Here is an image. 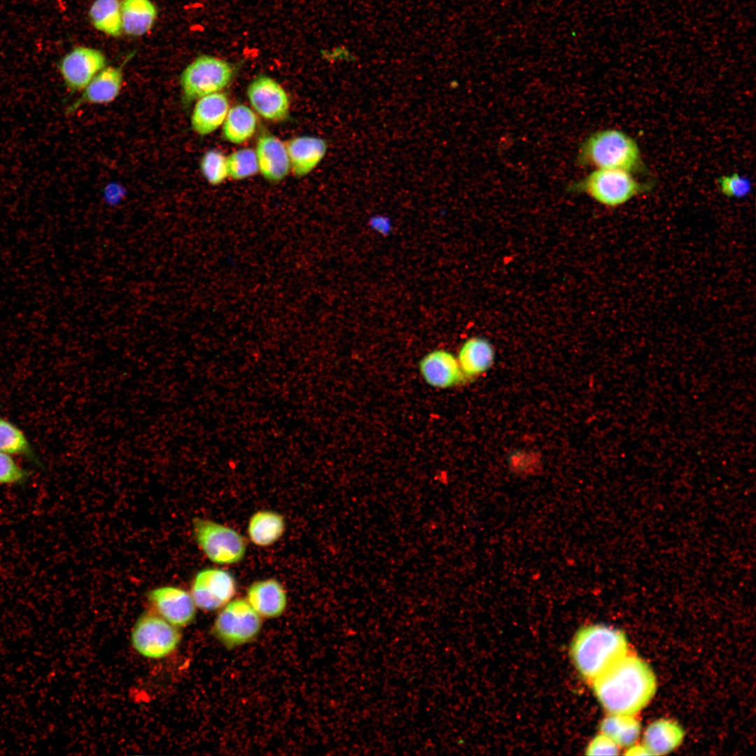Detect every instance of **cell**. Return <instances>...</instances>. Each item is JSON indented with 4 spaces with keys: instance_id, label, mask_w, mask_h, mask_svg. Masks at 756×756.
<instances>
[{
    "instance_id": "8992f818",
    "label": "cell",
    "mask_w": 756,
    "mask_h": 756,
    "mask_svg": "<svg viewBox=\"0 0 756 756\" xmlns=\"http://www.w3.org/2000/svg\"><path fill=\"white\" fill-rule=\"evenodd\" d=\"M192 532L197 545L214 564H234L245 556L246 540L231 527L208 519L195 517L192 520Z\"/></svg>"
},
{
    "instance_id": "277c9868",
    "label": "cell",
    "mask_w": 756,
    "mask_h": 756,
    "mask_svg": "<svg viewBox=\"0 0 756 756\" xmlns=\"http://www.w3.org/2000/svg\"><path fill=\"white\" fill-rule=\"evenodd\" d=\"M654 183L638 181L632 173L613 169H595L568 187L571 192L584 193L609 207L624 205L635 197L650 192Z\"/></svg>"
},
{
    "instance_id": "f546056e",
    "label": "cell",
    "mask_w": 756,
    "mask_h": 756,
    "mask_svg": "<svg viewBox=\"0 0 756 756\" xmlns=\"http://www.w3.org/2000/svg\"><path fill=\"white\" fill-rule=\"evenodd\" d=\"M27 472L10 454L0 451V484H11L23 480Z\"/></svg>"
},
{
    "instance_id": "5bb4252c",
    "label": "cell",
    "mask_w": 756,
    "mask_h": 756,
    "mask_svg": "<svg viewBox=\"0 0 756 756\" xmlns=\"http://www.w3.org/2000/svg\"><path fill=\"white\" fill-rule=\"evenodd\" d=\"M123 82L122 66H108L100 71L82 91L80 96L66 109V115L74 113L83 104H104L119 95Z\"/></svg>"
},
{
    "instance_id": "9c48e42d",
    "label": "cell",
    "mask_w": 756,
    "mask_h": 756,
    "mask_svg": "<svg viewBox=\"0 0 756 756\" xmlns=\"http://www.w3.org/2000/svg\"><path fill=\"white\" fill-rule=\"evenodd\" d=\"M236 592L237 582L230 572L208 568L197 573L190 593L197 608L214 611L232 600Z\"/></svg>"
},
{
    "instance_id": "d4e9b609",
    "label": "cell",
    "mask_w": 756,
    "mask_h": 756,
    "mask_svg": "<svg viewBox=\"0 0 756 756\" xmlns=\"http://www.w3.org/2000/svg\"><path fill=\"white\" fill-rule=\"evenodd\" d=\"M89 17L96 29L113 37L121 35L122 27L118 0H94L89 10Z\"/></svg>"
},
{
    "instance_id": "9a60e30c",
    "label": "cell",
    "mask_w": 756,
    "mask_h": 756,
    "mask_svg": "<svg viewBox=\"0 0 756 756\" xmlns=\"http://www.w3.org/2000/svg\"><path fill=\"white\" fill-rule=\"evenodd\" d=\"M255 153L258 172L267 181L279 182L290 169L286 145L276 136L266 132L257 141Z\"/></svg>"
},
{
    "instance_id": "2e32d148",
    "label": "cell",
    "mask_w": 756,
    "mask_h": 756,
    "mask_svg": "<svg viewBox=\"0 0 756 756\" xmlns=\"http://www.w3.org/2000/svg\"><path fill=\"white\" fill-rule=\"evenodd\" d=\"M246 599L261 617L267 619L282 615L288 603L284 587L274 578L252 583L247 589Z\"/></svg>"
},
{
    "instance_id": "ac0fdd59",
    "label": "cell",
    "mask_w": 756,
    "mask_h": 756,
    "mask_svg": "<svg viewBox=\"0 0 756 756\" xmlns=\"http://www.w3.org/2000/svg\"><path fill=\"white\" fill-rule=\"evenodd\" d=\"M286 145L290 169L297 176L310 173L323 160L328 148L324 139L312 136L295 137Z\"/></svg>"
},
{
    "instance_id": "ba28073f",
    "label": "cell",
    "mask_w": 756,
    "mask_h": 756,
    "mask_svg": "<svg viewBox=\"0 0 756 756\" xmlns=\"http://www.w3.org/2000/svg\"><path fill=\"white\" fill-rule=\"evenodd\" d=\"M182 639L177 627L154 611L143 612L136 620L130 634L133 648L141 656L160 659L177 649Z\"/></svg>"
},
{
    "instance_id": "484cf974",
    "label": "cell",
    "mask_w": 756,
    "mask_h": 756,
    "mask_svg": "<svg viewBox=\"0 0 756 756\" xmlns=\"http://www.w3.org/2000/svg\"><path fill=\"white\" fill-rule=\"evenodd\" d=\"M0 451L8 454L33 456L32 447L24 433L9 421L0 417Z\"/></svg>"
},
{
    "instance_id": "6da1fadb",
    "label": "cell",
    "mask_w": 756,
    "mask_h": 756,
    "mask_svg": "<svg viewBox=\"0 0 756 756\" xmlns=\"http://www.w3.org/2000/svg\"><path fill=\"white\" fill-rule=\"evenodd\" d=\"M592 682L596 696L610 714L634 715L649 704L657 690L650 665L628 653Z\"/></svg>"
},
{
    "instance_id": "4fadbf2b",
    "label": "cell",
    "mask_w": 756,
    "mask_h": 756,
    "mask_svg": "<svg viewBox=\"0 0 756 756\" xmlns=\"http://www.w3.org/2000/svg\"><path fill=\"white\" fill-rule=\"evenodd\" d=\"M419 370L425 382L436 388H452L466 380L456 356L445 349L426 354L419 363Z\"/></svg>"
},
{
    "instance_id": "4dcf8cb0",
    "label": "cell",
    "mask_w": 756,
    "mask_h": 756,
    "mask_svg": "<svg viewBox=\"0 0 756 756\" xmlns=\"http://www.w3.org/2000/svg\"><path fill=\"white\" fill-rule=\"evenodd\" d=\"M620 747L610 738L603 734L595 736L588 745L586 754L588 755H616L619 754Z\"/></svg>"
},
{
    "instance_id": "5b68a950",
    "label": "cell",
    "mask_w": 756,
    "mask_h": 756,
    "mask_svg": "<svg viewBox=\"0 0 756 756\" xmlns=\"http://www.w3.org/2000/svg\"><path fill=\"white\" fill-rule=\"evenodd\" d=\"M234 74L233 66L225 59L206 55L196 57L180 76L185 108L204 96L220 92L230 84Z\"/></svg>"
},
{
    "instance_id": "cb8c5ba5",
    "label": "cell",
    "mask_w": 756,
    "mask_h": 756,
    "mask_svg": "<svg viewBox=\"0 0 756 756\" xmlns=\"http://www.w3.org/2000/svg\"><path fill=\"white\" fill-rule=\"evenodd\" d=\"M600 729L619 747L629 748L638 738L641 725L633 715L610 714L601 722Z\"/></svg>"
},
{
    "instance_id": "d6986e66",
    "label": "cell",
    "mask_w": 756,
    "mask_h": 756,
    "mask_svg": "<svg viewBox=\"0 0 756 756\" xmlns=\"http://www.w3.org/2000/svg\"><path fill=\"white\" fill-rule=\"evenodd\" d=\"M456 358L467 380L482 374L491 367L495 351L486 339L472 337L461 346Z\"/></svg>"
},
{
    "instance_id": "7c38bea8",
    "label": "cell",
    "mask_w": 756,
    "mask_h": 756,
    "mask_svg": "<svg viewBox=\"0 0 756 756\" xmlns=\"http://www.w3.org/2000/svg\"><path fill=\"white\" fill-rule=\"evenodd\" d=\"M247 97L253 109L267 120L285 119L290 108L288 96L284 88L273 78L260 76L247 88Z\"/></svg>"
},
{
    "instance_id": "30bf717a",
    "label": "cell",
    "mask_w": 756,
    "mask_h": 756,
    "mask_svg": "<svg viewBox=\"0 0 756 756\" xmlns=\"http://www.w3.org/2000/svg\"><path fill=\"white\" fill-rule=\"evenodd\" d=\"M106 64L100 50L78 46L60 59L57 68L66 88L73 94L83 91Z\"/></svg>"
},
{
    "instance_id": "83f0119b",
    "label": "cell",
    "mask_w": 756,
    "mask_h": 756,
    "mask_svg": "<svg viewBox=\"0 0 756 756\" xmlns=\"http://www.w3.org/2000/svg\"><path fill=\"white\" fill-rule=\"evenodd\" d=\"M200 168L211 185H219L228 177L227 157L219 150H207L200 160Z\"/></svg>"
},
{
    "instance_id": "ffe728a7",
    "label": "cell",
    "mask_w": 756,
    "mask_h": 756,
    "mask_svg": "<svg viewBox=\"0 0 756 756\" xmlns=\"http://www.w3.org/2000/svg\"><path fill=\"white\" fill-rule=\"evenodd\" d=\"M685 736L682 727L676 722L660 719L652 722L643 735V745L652 755H666L681 744Z\"/></svg>"
},
{
    "instance_id": "52a82bcc",
    "label": "cell",
    "mask_w": 756,
    "mask_h": 756,
    "mask_svg": "<svg viewBox=\"0 0 756 756\" xmlns=\"http://www.w3.org/2000/svg\"><path fill=\"white\" fill-rule=\"evenodd\" d=\"M262 626V617L246 599L237 598L220 608L211 632L225 647L234 648L253 641Z\"/></svg>"
},
{
    "instance_id": "3957f363",
    "label": "cell",
    "mask_w": 756,
    "mask_h": 756,
    "mask_svg": "<svg viewBox=\"0 0 756 756\" xmlns=\"http://www.w3.org/2000/svg\"><path fill=\"white\" fill-rule=\"evenodd\" d=\"M576 162L582 167L621 169L632 174L644 168L636 141L624 132L612 128L589 135L578 149Z\"/></svg>"
},
{
    "instance_id": "1f68e13d",
    "label": "cell",
    "mask_w": 756,
    "mask_h": 756,
    "mask_svg": "<svg viewBox=\"0 0 756 756\" xmlns=\"http://www.w3.org/2000/svg\"><path fill=\"white\" fill-rule=\"evenodd\" d=\"M625 755H633V756H634V755H652L651 753L648 750V749L645 748V746L643 744H640V745L634 744V745H632L631 746L629 747V748H628L626 752L625 753Z\"/></svg>"
},
{
    "instance_id": "e0dca14e",
    "label": "cell",
    "mask_w": 756,
    "mask_h": 756,
    "mask_svg": "<svg viewBox=\"0 0 756 756\" xmlns=\"http://www.w3.org/2000/svg\"><path fill=\"white\" fill-rule=\"evenodd\" d=\"M229 109V100L223 92L198 99L190 117L192 130L200 136L214 132L223 125Z\"/></svg>"
},
{
    "instance_id": "8fae6325",
    "label": "cell",
    "mask_w": 756,
    "mask_h": 756,
    "mask_svg": "<svg viewBox=\"0 0 756 756\" xmlns=\"http://www.w3.org/2000/svg\"><path fill=\"white\" fill-rule=\"evenodd\" d=\"M147 598L152 610L177 627L189 625L195 618L197 606L190 592L175 586L150 590Z\"/></svg>"
},
{
    "instance_id": "7a4b0ae2",
    "label": "cell",
    "mask_w": 756,
    "mask_h": 756,
    "mask_svg": "<svg viewBox=\"0 0 756 756\" xmlns=\"http://www.w3.org/2000/svg\"><path fill=\"white\" fill-rule=\"evenodd\" d=\"M628 653L622 631L603 624L581 628L570 645L572 661L580 675L593 682Z\"/></svg>"
},
{
    "instance_id": "4316f807",
    "label": "cell",
    "mask_w": 756,
    "mask_h": 756,
    "mask_svg": "<svg viewBox=\"0 0 756 756\" xmlns=\"http://www.w3.org/2000/svg\"><path fill=\"white\" fill-rule=\"evenodd\" d=\"M228 176L241 180L255 175L258 172L255 150L241 148L227 157Z\"/></svg>"
},
{
    "instance_id": "f1b7e54d",
    "label": "cell",
    "mask_w": 756,
    "mask_h": 756,
    "mask_svg": "<svg viewBox=\"0 0 756 756\" xmlns=\"http://www.w3.org/2000/svg\"><path fill=\"white\" fill-rule=\"evenodd\" d=\"M718 184L722 195L729 198H743L751 191L750 180L737 173L722 176Z\"/></svg>"
},
{
    "instance_id": "44dd1931",
    "label": "cell",
    "mask_w": 756,
    "mask_h": 756,
    "mask_svg": "<svg viewBox=\"0 0 756 756\" xmlns=\"http://www.w3.org/2000/svg\"><path fill=\"white\" fill-rule=\"evenodd\" d=\"M120 13L122 31L135 37L150 31L158 15L155 6L150 0H122Z\"/></svg>"
},
{
    "instance_id": "7402d4cb",
    "label": "cell",
    "mask_w": 756,
    "mask_h": 756,
    "mask_svg": "<svg viewBox=\"0 0 756 756\" xmlns=\"http://www.w3.org/2000/svg\"><path fill=\"white\" fill-rule=\"evenodd\" d=\"M285 527V520L281 514L272 510H260L251 517L247 531L255 545L268 547L283 536Z\"/></svg>"
},
{
    "instance_id": "603a6c76",
    "label": "cell",
    "mask_w": 756,
    "mask_h": 756,
    "mask_svg": "<svg viewBox=\"0 0 756 756\" xmlns=\"http://www.w3.org/2000/svg\"><path fill=\"white\" fill-rule=\"evenodd\" d=\"M257 125L253 111L244 104H237L228 111L222 125L223 136L230 143L243 144L255 134Z\"/></svg>"
}]
</instances>
